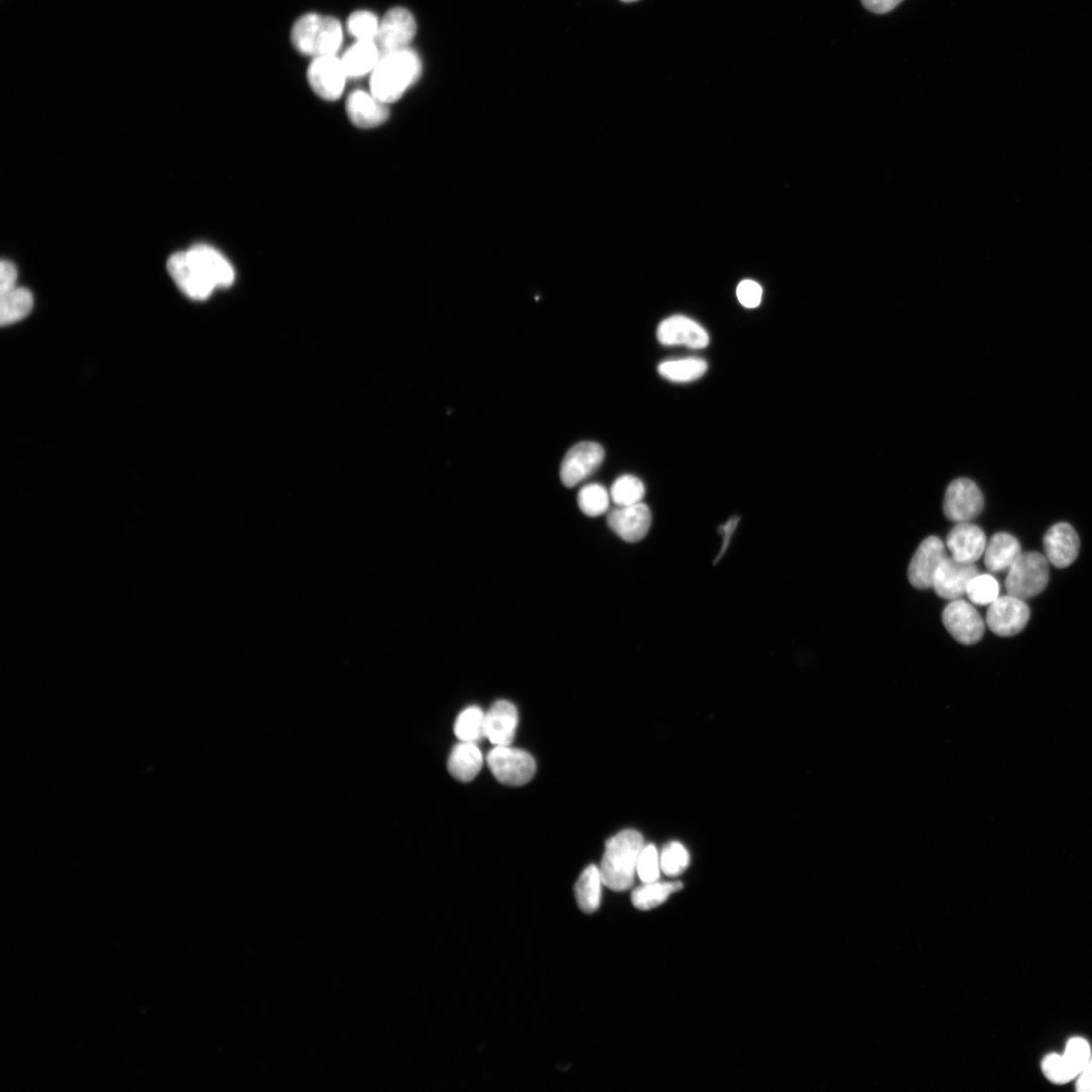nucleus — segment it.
I'll return each instance as SVG.
<instances>
[{"instance_id":"obj_1","label":"nucleus","mask_w":1092,"mask_h":1092,"mask_svg":"<svg viewBox=\"0 0 1092 1092\" xmlns=\"http://www.w3.org/2000/svg\"><path fill=\"white\" fill-rule=\"evenodd\" d=\"M167 269L178 288L193 299H207L216 288L228 287L235 279L232 264L218 250L196 245L173 254Z\"/></svg>"},{"instance_id":"obj_2","label":"nucleus","mask_w":1092,"mask_h":1092,"mask_svg":"<svg viewBox=\"0 0 1092 1092\" xmlns=\"http://www.w3.org/2000/svg\"><path fill=\"white\" fill-rule=\"evenodd\" d=\"M417 53L408 48L382 56L371 78V93L389 105L399 101L421 77Z\"/></svg>"},{"instance_id":"obj_3","label":"nucleus","mask_w":1092,"mask_h":1092,"mask_svg":"<svg viewBox=\"0 0 1092 1092\" xmlns=\"http://www.w3.org/2000/svg\"><path fill=\"white\" fill-rule=\"evenodd\" d=\"M643 847L641 834L633 830L622 831L606 843L599 866L606 887L625 891L632 886Z\"/></svg>"},{"instance_id":"obj_4","label":"nucleus","mask_w":1092,"mask_h":1092,"mask_svg":"<svg viewBox=\"0 0 1092 1092\" xmlns=\"http://www.w3.org/2000/svg\"><path fill=\"white\" fill-rule=\"evenodd\" d=\"M343 41L341 24L334 18L308 14L291 30V42L301 54L312 57L335 55Z\"/></svg>"},{"instance_id":"obj_5","label":"nucleus","mask_w":1092,"mask_h":1092,"mask_svg":"<svg viewBox=\"0 0 1092 1092\" xmlns=\"http://www.w3.org/2000/svg\"><path fill=\"white\" fill-rule=\"evenodd\" d=\"M1049 561L1039 553L1020 554L1005 580L1008 595L1025 600L1039 595L1049 583Z\"/></svg>"},{"instance_id":"obj_6","label":"nucleus","mask_w":1092,"mask_h":1092,"mask_svg":"<svg viewBox=\"0 0 1092 1092\" xmlns=\"http://www.w3.org/2000/svg\"><path fill=\"white\" fill-rule=\"evenodd\" d=\"M487 764L496 779L507 786H522L536 772L533 757L511 746H495L487 756Z\"/></svg>"},{"instance_id":"obj_7","label":"nucleus","mask_w":1092,"mask_h":1092,"mask_svg":"<svg viewBox=\"0 0 1092 1092\" xmlns=\"http://www.w3.org/2000/svg\"><path fill=\"white\" fill-rule=\"evenodd\" d=\"M1091 1056L1088 1042L1074 1037L1067 1042L1063 1055L1051 1053L1043 1059L1042 1071L1051 1082L1065 1084L1078 1077Z\"/></svg>"},{"instance_id":"obj_8","label":"nucleus","mask_w":1092,"mask_h":1092,"mask_svg":"<svg viewBox=\"0 0 1092 1092\" xmlns=\"http://www.w3.org/2000/svg\"><path fill=\"white\" fill-rule=\"evenodd\" d=\"M416 32L417 24L409 11L402 8L389 11L380 23L375 39L381 56L408 49Z\"/></svg>"},{"instance_id":"obj_9","label":"nucleus","mask_w":1092,"mask_h":1092,"mask_svg":"<svg viewBox=\"0 0 1092 1092\" xmlns=\"http://www.w3.org/2000/svg\"><path fill=\"white\" fill-rule=\"evenodd\" d=\"M983 507V495L973 481L962 478L948 487L944 513L949 520L957 523L969 522L981 514Z\"/></svg>"},{"instance_id":"obj_10","label":"nucleus","mask_w":1092,"mask_h":1092,"mask_svg":"<svg viewBox=\"0 0 1092 1092\" xmlns=\"http://www.w3.org/2000/svg\"><path fill=\"white\" fill-rule=\"evenodd\" d=\"M604 458V449L597 443L576 445L563 460L560 472L562 483L567 488H574L596 472Z\"/></svg>"},{"instance_id":"obj_11","label":"nucleus","mask_w":1092,"mask_h":1092,"mask_svg":"<svg viewBox=\"0 0 1092 1092\" xmlns=\"http://www.w3.org/2000/svg\"><path fill=\"white\" fill-rule=\"evenodd\" d=\"M942 619L949 633L962 644H975L984 635L983 619L978 611L964 600H953L945 608Z\"/></svg>"},{"instance_id":"obj_12","label":"nucleus","mask_w":1092,"mask_h":1092,"mask_svg":"<svg viewBox=\"0 0 1092 1092\" xmlns=\"http://www.w3.org/2000/svg\"><path fill=\"white\" fill-rule=\"evenodd\" d=\"M1029 619V609L1024 600L1011 595L998 597L989 605L986 621L989 629L999 636L1019 633Z\"/></svg>"},{"instance_id":"obj_13","label":"nucleus","mask_w":1092,"mask_h":1092,"mask_svg":"<svg viewBox=\"0 0 1092 1092\" xmlns=\"http://www.w3.org/2000/svg\"><path fill=\"white\" fill-rule=\"evenodd\" d=\"M346 79L342 63L335 55L315 58L308 70L312 90L327 101H336L342 96Z\"/></svg>"},{"instance_id":"obj_14","label":"nucleus","mask_w":1092,"mask_h":1092,"mask_svg":"<svg viewBox=\"0 0 1092 1092\" xmlns=\"http://www.w3.org/2000/svg\"><path fill=\"white\" fill-rule=\"evenodd\" d=\"M948 555L944 542L937 536L925 539L908 567V580L919 590L933 588L936 572Z\"/></svg>"},{"instance_id":"obj_15","label":"nucleus","mask_w":1092,"mask_h":1092,"mask_svg":"<svg viewBox=\"0 0 1092 1092\" xmlns=\"http://www.w3.org/2000/svg\"><path fill=\"white\" fill-rule=\"evenodd\" d=\"M651 513L647 505L638 503L631 506L616 507L609 512L607 522L610 529L622 540L634 543L642 540L651 526Z\"/></svg>"},{"instance_id":"obj_16","label":"nucleus","mask_w":1092,"mask_h":1092,"mask_svg":"<svg viewBox=\"0 0 1092 1092\" xmlns=\"http://www.w3.org/2000/svg\"><path fill=\"white\" fill-rule=\"evenodd\" d=\"M656 337L665 346L683 345L692 349L708 346L710 338L707 331L696 321L681 315L671 316L657 327Z\"/></svg>"},{"instance_id":"obj_17","label":"nucleus","mask_w":1092,"mask_h":1092,"mask_svg":"<svg viewBox=\"0 0 1092 1092\" xmlns=\"http://www.w3.org/2000/svg\"><path fill=\"white\" fill-rule=\"evenodd\" d=\"M977 575L979 571L974 564L947 556L936 572L933 588L941 598L957 600L966 594L970 581Z\"/></svg>"},{"instance_id":"obj_18","label":"nucleus","mask_w":1092,"mask_h":1092,"mask_svg":"<svg viewBox=\"0 0 1092 1092\" xmlns=\"http://www.w3.org/2000/svg\"><path fill=\"white\" fill-rule=\"evenodd\" d=\"M388 105L372 93L353 92L346 104L350 121L358 128L372 129L381 126L389 118Z\"/></svg>"},{"instance_id":"obj_19","label":"nucleus","mask_w":1092,"mask_h":1092,"mask_svg":"<svg viewBox=\"0 0 1092 1092\" xmlns=\"http://www.w3.org/2000/svg\"><path fill=\"white\" fill-rule=\"evenodd\" d=\"M517 726L518 711L509 701H497L486 712V738L494 746H511Z\"/></svg>"},{"instance_id":"obj_20","label":"nucleus","mask_w":1092,"mask_h":1092,"mask_svg":"<svg viewBox=\"0 0 1092 1092\" xmlns=\"http://www.w3.org/2000/svg\"><path fill=\"white\" fill-rule=\"evenodd\" d=\"M1044 548L1047 560L1056 568L1064 569L1076 560L1080 540L1071 525L1058 523L1047 531Z\"/></svg>"},{"instance_id":"obj_21","label":"nucleus","mask_w":1092,"mask_h":1092,"mask_svg":"<svg viewBox=\"0 0 1092 1092\" xmlns=\"http://www.w3.org/2000/svg\"><path fill=\"white\" fill-rule=\"evenodd\" d=\"M986 544L983 530L969 522L958 523L947 536V548L961 563L974 564L984 554Z\"/></svg>"},{"instance_id":"obj_22","label":"nucleus","mask_w":1092,"mask_h":1092,"mask_svg":"<svg viewBox=\"0 0 1092 1092\" xmlns=\"http://www.w3.org/2000/svg\"><path fill=\"white\" fill-rule=\"evenodd\" d=\"M381 58L374 40H360L344 53L341 63L347 78L358 79L373 73Z\"/></svg>"},{"instance_id":"obj_23","label":"nucleus","mask_w":1092,"mask_h":1092,"mask_svg":"<svg viewBox=\"0 0 1092 1092\" xmlns=\"http://www.w3.org/2000/svg\"><path fill=\"white\" fill-rule=\"evenodd\" d=\"M1018 540L1004 532L994 534L987 542L984 552V564L992 573H998L1009 568L1020 556Z\"/></svg>"},{"instance_id":"obj_24","label":"nucleus","mask_w":1092,"mask_h":1092,"mask_svg":"<svg viewBox=\"0 0 1092 1092\" xmlns=\"http://www.w3.org/2000/svg\"><path fill=\"white\" fill-rule=\"evenodd\" d=\"M483 764V754L477 744L461 742L452 751L448 767L455 779L470 782L480 773Z\"/></svg>"},{"instance_id":"obj_25","label":"nucleus","mask_w":1092,"mask_h":1092,"mask_svg":"<svg viewBox=\"0 0 1092 1092\" xmlns=\"http://www.w3.org/2000/svg\"><path fill=\"white\" fill-rule=\"evenodd\" d=\"M706 360L698 357H687L662 361L658 368V374L672 383H690L702 378L707 372Z\"/></svg>"},{"instance_id":"obj_26","label":"nucleus","mask_w":1092,"mask_h":1092,"mask_svg":"<svg viewBox=\"0 0 1092 1092\" xmlns=\"http://www.w3.org/2000/svg\"><path fill=\"white\" fill-rule=\"evenodd\" d=\"M602 885L600 869L595 865L587 867L579 877L575 893L579 907L586 914H594L601 904Z\"/></svg>"},{"instance_id":"obj_27","label":"nucleus","mask_w":1092,"mask_h":1092,"mask_svg":"<svg viewBox=\"0 0 1092 1092\" xmlns=\"http://www.w3.org/2000/svg\"><path fill=\"white\" fill-rule=\"evenodd\" d=\"M34 297L24 287L0 293V324L9 326L24 320L32 311Z\"/></svg>"},{"instance_id":"obj_28","label":"nucleus","mask_w":1092,"mask_h":1092,"mask_svg":"<svg viewBox=\"0 0 1092 1092\" xmlns=\"http://www.w3.org/2000/svg\"><path fill=\"white\" fill-rule=\"evenodd\" d=\"M682 888L681 882L644 883L632 892V903L639 911H650L665 902L671 895Z\"/></svg>"},{"instance_id":"obj_29","label":"nucleus","mask_w":1092,"mask_h":1092,"mask_svg":"<svg viewBox=\"0 0 1092 1092\" xmlns=\"http://www.w3.org/2000/svg\"><path fill=\"white\" fill-rule=\"evenodd\" d=\"M455 734L461 742L482 741L486 738V713L478 706L462 711L455 724Z\"/></svg>"},{"instance_id":"obj_30","label":"nucleus","mask_w":1092,"mask_h":1092,"mask_svg":"<svg viewBox=\"0 0 1092 1092\" xmlns=\"http://www.w3.org/2000/svg\"><path fill=\"white\" fill-rule=\"evenodd\" d=\"M645 495V487L640 479L632 475L619 477L610 490L611 501L617 507L631 506L641 503Z\"/></svg>"},{"instance_id":"obj_31","label":"nucleus","mask_w":1092,"mask_h":1092,"mask_svg":"<svg viewBox=\"0 0 1092 1092\" xmlns=\"http://www.w3.org/2000/svg\"><path fill=\"white\" fill-rule=\"evenodd\" d=\"M610 502V492L600 484L587 485L578 494L579 508L588 517H598L605 514L609 509Z\"/></svg>"},{"instance_id":"obj_32","label":"nucleus","mask_w":1092,"mask_h":1092,"mask_svg":"<svg viewBox=\"0 0 1092 1092\" xmlns=\"http://www.w3.org/2000/svg\"><path fill=\"white\" fill-rule=\"evenodd\" d=\"M966 594L976 605H990L998 598L999 585L990 575H977L970 581Z\"/></svg>"},{"instance_id":"obj_33","label":"nucleus","mask_w":1092,"mask_h":1092,"mask_svg":"<svg viewBox=\"0 0 1092 1092\" xmlns=\"http://www.w3.org/2000/svg\"><path fill=\"white\" fill-rule=\"evenodd\" d=\"M659 861L661 871L666 876L675 877L688 868L690 856L682 844L672 842L662 849Z\"/></svg>"},{"instance_id":"obj_34","label":"nucleus","mask_w":1092,"mask_h":1092,"mask_svg":"<svg viewBox=\"0 0 1092 1092\" xmlns=\"http://www.w3.org/2000/svg\"><path fill=\"white\" fill-rule=\"evenodd\" d=\"M380 23L378 18L371 12L358 11L353 13L347 21V30L357 41L374 40L377 37Z\"/></svg>"},{"instance_id":"obj_35","label":"nucleus","mask_w":1092,"mask_h":1092,"mask_svg":"<svg viewBox=\"0 0 1092 1092\" xmlns=\"http://www.w3.org/2000/svg\"><path fill=\"white\" fill-rule=\"evenodd\" d=\"M660 861L653 845L644 846L637 862L636 874L643 883L657 881L660 873Z\"/></svg>"},{"instance_id":"obj_36","label":"nucleus","mask_w":1092,"mask_h":1092,"mask_svg":"<svg viewBox=\"0 0 1092 1092\" xmlns=\"http://www.w3.org/2000/svg\"><path fill=\"white\" fill-rule=\"evenodd\" d=\"M737 295L740 302L748 309H755L760 306L763 297L762 286L751 279L743 280L738 288Z\"/></svg>"},{"instance_id":"obj_37","label":"nucleus","mask_w":1092,"mask_h":1092,"mask_svg":"<svg viewBox=\"0 0 1092 1092\" xmlns=\"http://www.w3.org/2000/svg\"><path fill=\"white\" fill-rule=\"evenodd\" d=\"M18 270L16 265L7 260L0 264V293H5L17 287Z\"/></svg>"},{"instance_id":"obj_38","label":"nucleus","mask_w":1092,"mask_h":1092,"mask_svg":"<svg viewBox=\"0 0 1092 1092\" xmlns=\"http://www.w3.org/2000/svg\"><path fill=\"white\" fill-rule=\"evenodd\" d=\"M740 520V517H733L719 528V531L723 536V542L714 564H716L722 559V557L726 553V550L728 549V547H730L732 537L734 536V533L738 528Z\"/></svg>"},{"instance_id":"obj_39","label":"nucleus","mask_w":1092,"mask_h":1092,"mask_svg":"<svg viewBox=\"0 0 1092 1092\" xmlns=\"http://www.w3.org/2000/svg\"><path fill=\"white\" fill-rule=\"evenodd\" d=\"M861 2L869 12L884 15L896 9L903 0H861Z\"/></svg>"},{"instance_id":"obj_40","label":"nucleus","mask_w":1092,"mask_h":1092,"mask_svg":"<svg viewBox=\"0 0 1092 1092\" xmlns=\"http://www.w3.org/2000/svg\"><path fill=\"white\" fill-rule=\"evenodd\" d=\"M1078 1092H1092V1056L1076 1080Z\"/></svg>"},{"instance_id":"obj_41","label":"nucleus","mask_w":1092,"mask_h":1092,"mask_svg":"<svg viewBox=\"0 0 1092 1092\" xmlns=\"http://www.w3.org/2000/svg\"><path fill=\"white\" fill-rule=\"evenodd\" d=\"M621 2H623V3H634V2H637V0H621Z\"/></svg>"}]
</instances>
